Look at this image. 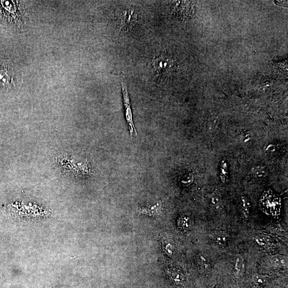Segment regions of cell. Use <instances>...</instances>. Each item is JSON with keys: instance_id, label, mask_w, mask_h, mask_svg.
<instances>
[{"instance_id": "obj_7", "label": "cell", "mask_w": 288, "mask_h": 288, "mask_svg": "<svg viewBox=\"0 0 288 288\" xmlns=\"http://www.w3.org/2000/svg\"><path fill=\"white\" fill-rule=\"evenodd\" d=\"M271 281L268 275L254 273L250 279V288H268Z\"/></svg>"}, {"instance_id": "obj_23", "label": "cell", "mask_w": 288, "mask_h": 288, "mask_svg": "<svg viewBox=\"0 0 288 288\" xmlns=\"http://www.w3.org/2000/svg\"><path fill=\"white\" fill-rule=\"evenodd\" d=\"M187 178H186L185 180H183L182 181V183L183 184H185V185H189V184H191L193 180V176L192 174H189L188 176H187L186 177Z\"/></svg>"}, {"instance_id": "obj_4", "label": "cell", "mask_w": 288, "mask_h": 288, "mask_svg": "<svg viewBox=\"0 0 288 288\" xmlns=\"http://www.w3.org/2000/svg\"><path fill=\"white\" fill-rule=\"evenodd\" d=\"M245 263L244 258L240 255L235 256L233 260L232 276L235 284L239 283L243 280L245 274Z\"/></svg>"}, {"instance_id": "obj_17", "label": "cell", "mask_w": 288, "mask_h": 288, "mask_svg": "<svg viewBox=\"0 0 288 288\" xmlns=\"http://www.w3.org/2000/svg\"><path fill=\"white\" fill-rule=\"evenodd\" d=\"M178 226L183 230H186L189 227V218L186 216H182L178 221Z\"/></svg>"}, {"instance_id": "obj_8", "label": "cell", "mask_w": 288, "mask_h": 288, "mask_svg": "<svg viewBox=\"0 0 288 288\" xmlns=\"http://www.w3.org/2000/svg\"><path fill=\"white\" fill-rule=\"evenodd\" d=\"M168 275L170 281L175 285L185 288L187 285L186 276L181 270L176 269H171L168 271Z\"/></svg>"}, {"instance_id": "obj_19", "label": "cell", "mask_w": 288, "mask_h": 288, "mask_svg": "<svg viewBox=\"0 0 288 288\" xmlns=\"http://www.w3.org/2000/svg\"><path fill=\"white\" fill-rule=\"evenodd\" d=\"M219 124H220V123H219L217 119L214 118L210 119L206 122V128L210 130H215L218 128Z\"/></svg>"}, {"instance_id": "obj_13", "label": "cell", "mask_w": 288, "mask_h": 288, "mask_svg": "<svg viewBox=\"0 0 288 288\" xmlns=\"http://www.w3.org/2000/svg\"><path fill=\"white\" fill-rule=\"evenodd\" d=\"M214 241L215 244L221 247H226L229 240L228 235L224 232H218L214 235Z\"/></svg>"}, {"instance_id": "obj_14", "label": "cell", "mask_w": 288, "mask_h": 288, "mask_svg": "<svg viewBox=\"0 0 288 288\" xmlns=\"http://www.w3.org/2000/svg\"><path fill=\"white\" fill-rule=\"evenodd\" d=\"M209 204L212 208L216 210H220L222 209L223 201L220 195L217 193H212L209 198Z\"/></svg>"}, {"instance_id": "obj_11", "label": "cell", "mask_w": 288, "mask_h": 288, "mask_svg": "<svg viewBox=\"0 0 288 288\" xmlns=\"http://www.w3.org/2000/svg\"><path fill=\"white\" fill-rule=\"evenodd\" d=\"M239 208L241 215L245 219L249 217L250 214L251 205L248 198L243 196L241 197L239 203Z\"/></svg>"}, {"instance_id": "obj_1", "label": "cell", "mask_w": 288, "mask_h": 288, "mask_svg": "<svg viewBox=\"0 0 288 288\" xmlns=\"http://www.w3.org/2000/svg\"><path fill=\"white\" fill-rule=\"evenodd\" d=\"M259 206L266 214L274 217L278 216L281 208V199L271 190L268 189L262 196Z\"/></svg>"}, {"instance_id": "obj_5", "label": "cell", "mask_w": 288, "mask_h": 288, "mask_svg": "<svg viewBox=\"0 0 288 288\" xmlns=\"http://www.w3.org/2000/svg\"><path fill=\"white\" fill-rule=\"evenodd\" d=\"M136 213L138 215L153 217L158 220L163 213V202L160 201L154 205H147L138 208Z\"/></svg>"}, {"instance_id": "obj_2", "label": "cell", "mask_w": 288, "mask_h": 288, "mask_svg": "<svg viewBox=\"0 0 288 288\" xmlns=\"http://www.w3.org/2000/svg\"><path fill=\"white\" fill-rule=\"evenodd\" d=\"M153 67L155 71L161 75H169L174 71L176 63L172 57L162 55L155 58L153 61Z\"/></svg>"}, {"instance_id": "obj_9", "label": "cell", "mask_w": 288, "mask_h": 288, "mask_svg": "<svg viewBox=\"0 0 288 288\" xmlns=\"http://www.w3.org/2000/svg\"><path fill=\"white\" fill-rule=\"evenodd\" d=\"M269 262L273 267L279 269H286L288 268V258L283 255H275L269 258Z\"/></svg>"}, {"instance_id": "obj_22", "label": "cell", "mask_w": 288, "mask_h": 288, "mask_svg": "<svg viewBox=\"0 0 288 288\" xmlns=\"http://www.w3.org/2000/svg\"><path fill=\"white\" fill-rule=\"evenodd\" d=\"M241 138L244 143H247L250 140L251 136L247 131H243L241 133Z\"/></svg>"}, {"instance_id": "obj_21", "label": "cell", "mask_w": 288, "mask_h": 288, "mask_svg": "<svg viewBox=\"0 0 288 288\" xmlns=\"http://www.w3.org/2000/svg\"><path fill=\"white\" fill-rule=\"evenodd\" d=\"M278 147L273 144H270L267 148V153L268 155H275L278 153Z\"/></svg>"}, {"instance_id": "obj_15", "label": "cell", "mask_w": 288, "mask_h": 288, "mask_svg": "<svg viewBox=\"0 0 288 288\" xmlns=\"http://www.w3.org/2000/svg\"><path fill=\"white\" fill-rule=\"evenodd\" d=\"M251 172L252 175L257 178H264L268 174V171L266 167L261 165L253 166Z\"/></svg>"}, {"instance_id": "obj_16", "label": "cell", "mask_w": 288, "mask_h": 288, "mask_svg": "<svg viewBox=\"0 0 288 288\" xmlns=\"http://www.w3.org/2000/svg\"><path fill=\"white\" fill-rule=\"evenodd\" d=\"M163 249L168 256H172L174 253L175 247L174 244L169 240L164 239L163 241Z\"/></svg>"}, {"instance_id": "obj_3", "label": "cell", "mask_w": 288, "mask_h": 288, "mask_svg": "<svg viewBox=\"0 0 288 288\" xmlns=\"http://www.w3.org/2000/svg\"><path fill=\"white\" fill-rule=\"evenodd\" d=\"M122 89L124 107L125 117L126 122L128 123L130 134L131 137L133 136L134 134L137 136V132L134 123L133 117H132L131 105L127 86L123 82H122Z\"/></svg>"}, {"instance_id": "obj_6", "label": "cell", "mask_w": 288, "mask_h": 288, "mask_svg": "<svg viewBox=\"0 0 288 288\" xmlns=\"http://www.w3.org/2000/svg\"><path fill=\"white\" fill-rule=\"evenodd\" d=\"M138 17V14L134 9L123 10L120 14L121 26L126 28L134 26L137 22Z\"/></svg>"}, {"instance_id": "obj_10", "label": "cell", "mask_w": 288, "mask_h": 288, "mask_svg": "<svg viewBox=\"0 0 288 288\" xmlns=\"http://www.w3.org/2000/svg\"><path fill=\"white\" fill-rule=\"evenodd\" d=\"M196 264L200 274L206 275L210 271V264L208 259L203 255L200 254L196 258Z\"/></svg>"}, {"instance_id": "obj_12", "label": "cell", "mask_w": 288, "mask_h": 288, "mask_svg": "<svg viewBox=\"0 0 288 288\" xmlns=\"http://www.w3.org/2000/svg\"><path fill=\"white\" fill-rule=\"evenodd\" d=\"M256 244L264 249H269L273 245V240L266 234H258L255 238Z\"/></svg>"}, {"instance_id": "obj_18", "label": "cell", "mask_w": 288, "mask_h": 288, "mask_svg": "<svg viewBox=\"0 0 288 288\" xmlns=\"http://www.w3.org/2000/svg\"><path fill=\"white\" fill-rule=\"evenodd\" d=\"M220 177L223 183H225L227 182L228 178V169L227 164L223 161L222 164Z\"/></svg>"}, {"instance_id": "obj_20", "label": "cell", "mask_w": 288, "mask_h": 288, "mask_svg": "<svg viewBox=\"0 0 288 288\" xmlns=\"http://www.w3.org/2000/svg\"><path fill=\"white\" fill-rule=\"evenodd\" d=\"M5 68L0 67V82L3 83H8L10 82V77L8 76L7 72H4Z\"/></svg>"}]
</instances>
